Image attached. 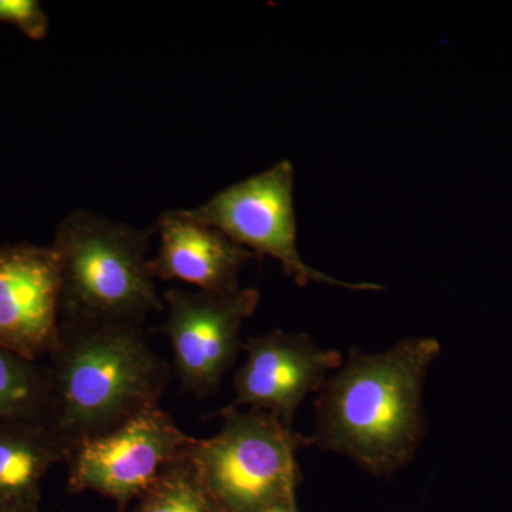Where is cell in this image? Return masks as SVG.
I'll list each match as a JSON object with an SVG mask.
<instances>
[{
    "instance_id": "9c48e42d",
    "label": "cell",
    "mask_w": 512,
    "mask_h": 512,
    "mask_svg": "<svg viewBox=\"0 0 512 512\" xmlns=\"http://www.w3.org/2000/svg\"><path fill=\"white\" fill-rule=\"evenodd\" d=\"M60 266L55 249L0 247V348L40 363L60 336Z\"/></svg>"
},
{
    "instance_id": "4fadbf2b",
    "label": "cell",
    "mask_w": 512,
    "mask_h": 512,
    "mask_svg": "<svg viewBox=\"0 0 512 512\" xmlns=\"http://www.w3.org/2000/svg\"><path fill=\"white\" fill-rule=\"evenodd\" d=\"M134 512H222L188 458L164 471Z\"/></svg>"
},
{
    "instance_id": "7a4b0ae2",
    "label": "cell",
    "mask_w": 512,
    "mask_h": 512,
    "mask_svg": "<svg viewBox=\"0 0 512 512\" xmlns=\"http://www.w3.org/2000/svg\"><path fill=\"white\" fill-rule=\"evenodd\" d=\"M43 423L69 450L160 406L170 367L154 352L144 325L60 323L47 356Z\"/></svg>"
},
{
    "instance_id": "7c38bea8",
    "label": "cell",
    "mask_w": 512,
    "mask_h": 512,
    "mask_svg": "<svg viewBox=\"0 0 512 512\" xmlns=\"http://www.w3.org/2000/svg\"><path fill=\"white\" fill-rule=\"evenodd\" d=\"M46 366L0 348V420H43Z\"/></svg>"
},
{
    "instance_id": "52a82bcc",
    "label": "cell",
    "mask_w": 512,
    "mask_h": 512,
    "mask_svg": "<svg viewBox=\"0 0 512 512\" xmlns=\"http://www.w3.org/2000/svg\"><path fill=\"white\" fill-rule=\"evenodd\" d=\"M259 298L255 288L229 293L165 291L167 319L161 332L170 340L184 392L197 397L218 392L242 350L241 330Z\"/></svg>"
},
{
    "instance_id": "8992f818",
    "label": "cell",
    "mask_w": 512,
    "mask_h": 512,
    "mask_svg": "<svg viewBox=\"0 0 512 512\" xmlns=\"http://www.w3.org/2000/svg\"><path fill=\"white\" fill-rule=\"evenodd\" d=\"M195 440L160 406L150 407L70 450L64 463L69 490L92 491L126 507L143 497L168 467L188 458Z\"/></svg>"
},
{
    "instance_id": "9a60e30c",
    "label": "cell",
    "mask_w": 512,
    "mask_h": 512,
    "mask_svg": "<svg viewBox=\"0 0 512 512\" xmlns=\"http://www.w3.org/2000/svg\"><path fill=\"white\" fill-rule=\"evenodd\" d=\"M265 512H293V510H292V508L276 507V508H272V510H268Z\"/></svg>"
},
{
    "instance_id": "5bb4252c",
    "label": "cell",
    "mask_w": 512,
    "mask_h": 512,
    "mask_svg": "<svg viewBox=\"0 0 512 512\" xmlns=\"http://www.w3.org/2000/svg\"><path fill=\"white\" fill-rule=\"evenodd\" d=\"M0 23L16 26L33 40L45 39L49 19L36 0H0Z\"/></svg>"
},
{
    "instance_id": "8fae6325",
    "label": "cell",
    "mask_w": 512,
    "mask_h": 512,
    "mask_svg": "<svg viewBox=\"0 0 512 512\" xmlns=\"http://www.w3.org/2000/svg\"><path fill=\"white\" fill-rule=\"evenodd\" d=\"M70 450L40 420H0V508L40 511L42 484Z\"/></svg>"
},
{
    "instance_id": "277c9868",
    "label": "cell",
    "mask_w": 512,
    "mask_h": 512,
    "mask_svg": "<svg viewBox=\"0 0 512 512\" xmlns=\"http://www.w3.org/2000/svg\"><path fill=\"white\" fill-rule=\"evenodd\" d=\"M222 426L195 440L188 461L222 512L292 508L299 470L296 454L311 437L262 410L224 407Z\"/></svg>"
},
{
    "instance_id": "6da1fadb",
    "label": "cell",
    "mask_w": 512,
    "mask_h": 512,
    "mask_svg": "<svg viewBox=\"0 0 512 512\" xmlns=\"http://www.w3.org/2000/svg\"><path fill=\"white\" fill-rule=\"evenodd\" d=\"M439 340L409 338L380 353L350 349L316 393L312 444L386 474L413 460L426 434L423 389Z\"/></svg>"
},
{
    "instance_id": "3957f363",
    "label": "cell",
    "mask_w": 512,
    "mask_h": 512,
    "mask_svg": "<svg viewBox=\"0 0 512 512\" xmlns=\"http://www.w3.org/2000/svg\"><path fill=\"white\" fill-rule=\"evenodd\" d=\"M156 229H138L90 211L70 212L55 234L60 316L76 325H144L164 311L148 252Z\"/></svg>"
},
{
    "instance_id": "2e32d148",
    "label": "cell",
    "mask_w": 512,
    "mask_h": 512,
    "mask_svg": "<svg viewBox=\"0 0 512 512\" xmlns=\"http://www.w3.org/2000/svg\"><path fill=\"white\" fill-rule=\"evenodd\" d=\"M0 512H40V511H15V510H5V508H0Z\"/></svg>"
},
{
    "instance_id": "ba28073f",
    "label": "cell",
    "mask_w": 512,
    "mask_h": 512,
    "mask_svg": "<svg viewBox=\"0 0 512 512\" xmlns=\"http://www.w3.org/2000/svg\"><path fill=\"white\" fill-rule=\"evenodd\" d=\"M247 353L234 379V402L228 407L262 410L292 426L309 394H316L342 366V355L323 349L305 333L272 330L242 343Z\"/></svg>"
},
{
    "instance_id": "5b68a950",
    "label": "cell",
    "mask_w": 512,
    "mask_h": 512,
    "mask_svg": "<svg viewBox=\"0 0 512 512\" xmlns=\"http://www.w3.org/2000/svg\"><path fill=\"white\" fill-rule=\"evenodd\" d=\"M293 188L295 171L288 160H282L185 212L252 254L275 259L301 288L322 284L356 292L383 291V286L372 282L340 281L303 261L298 248Z\"/></svg>"
},
{
    "instance_id": "30bf717a",
    "label": "cell",
    "mask_w": 512,
    "mask_h": 512,
    "mask_svg": "<svg viewBox=\"0 0 512 512\" xmlns=\"http://www.w3.org/2000/svg\"><path fill=\"white\" fill-rule=\"evenodd\" d=\"M154 229L160 235L158 252L148 261L154 281L185 282L202 292H234L239 274L255 256L185 210L164 211Z\"/></svg>"
}]
</instances>
